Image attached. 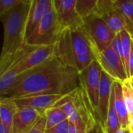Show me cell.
I'll return each mask as SVG.
<instances>
[{
  "instance_id": "33",
  "label": "cell",
  "mask_w": 133,
  "mask_h": 133,
  "mask_svg": "<svg viewBox=\"0 0 133 133\" xmlns=\"http://www.w3.org/2000/svg\"><path fill=\"white\" fill-rule=\"evenodd\" d=\"M132 90H133V85H132Z\"/></svg>"
},
{
  "instance_id": "9",
  "label": "cell",
  "mask_w": 133,
  "mask_h": 133,
  "mask_svg": "<svg viewBox=\"0 0 133 133\" xmlns=\"http://www.w3.org/2000/svg\"><path fill=\"white\" fill-rule=\"evenodd\" d=\"M114 82L115 80L109 75H108L105 72L102 71L96 117L104 129L105 127L108 119V114Z\"/></svg>"
},
{
  "instance_id": "23",
  "label": "cell",
  "mask_w": 133,
  "mask_h": 133,
  "mask_svg": "<svg viewBox=\"0 0 133 133\" xmlns=\"http://www.w3.org/2000/svg\"><path fill=\"white\" fill-rule=\"evenodd\" d=\"M112 9H114V0H97L94 14L101 17Z\"/></svg>"
},
{
  "instance_id": "6",
  "label": "cell",
  "mask_w": 133,
  "mask_h": 133,
  "mask_svg": "<svg viewBox=\"0 0 133 133\" xmlns=\"http://www.w3.org/2000/svg\"><path fill=\"white\" fill-rule=\"evenodd\" d=\"M102 71L100 64L94 60L87 68L79 73L81 87L85 92L95 116L98 105Z\"/></svg>"
},
{
  "instance_id": "8",
  "label": "cell",
  "mask_w": 133,
  "mask_h": 133,
  "mask_svg": "<svg viewBox=\"0 0 133 133\" xmlns=\"http://www.w3.org/2000/svg\"><path fill=\"white\" fill-rule=\"evenodd\" d=\"M54 5L63 30H76L83 26V19L76 8V0H54Z\"/></svg>"
},
{
  "instance_id": "20",
  "label": "cell",
  "mask_w": 133,
  "mask_h": 133,
  "mask_svg": "<svg viewBox=\"0 0 133 133\" xmlns=\"http://www.w3.org/2000/svg\"><path fill=\"white\" fill-rule=\"evenodd\" d=\"M114 9L133 24V2L132 0H114Z\"/></svg>"
},
{
  "instance_id": "5",
  "label": "cell",
  "mask_w": 133,
  "mask_h": 133,
  "mask_svg": "<svg viewBox=\"0 0 133 133\" xmlns=\"http://www.w3.org/2000/svg\"><path fill=\"white\" fill-rule=\"evenodd\" d=\"M83 28L92 48L99 51L110 47L117 35L101 17L95 14L83 19Z\"/></svg>"
},
{
  "instance_id": "30",
  "label": "cell",
  "mask_w": 133,
  "mask_h": 133,
  "mask_svg": "<svg viewBox=\"0 0 133 133\" xmlns=\"http://www.w3.org/2000/svg\"><path fill=\"white\" fill-rule=\"evenodd\" d=\"M69 133H78V130L76 128V126L70 122L69 125Z\"/></svg>"
},
{
  "instance_id": "2",
  "label": "cell",
  "mask_w": 133,
  "mask_h": 133,
  "mask_svg": "<svg viewBox=\"0 0 133 133\" xmlns=\"http://www.w3.org/2000/svg\"><path fill=\"white\" fill-rule=\"evenodd\" d=\"M56 56L79 73L94 60L92 45L83 28L65 29L56 43Z\"/></svg>"
},
{
  "instance_id": "32",
  "label": "cell",
  "mask_w": 133,
  "mask_h": 133,
  "mask_svg": "<svg viewBox=\"0 0 133 133\" xmlns=\"http://www.w3.org/2000/svg\"><path fill=\"white\" fill-rule=\"evenodd\" d=\"M129 79H130V81H131L132 84V85H133V77H132V78H130Z\"/></svg>"
},
{
  "instance_id": "18",
  "label": "cell",
  "mask_w": 133,
  "mask_h": 133,
  "mask_svg": "<svg viewBox=\"0 0 133 133\" xmlns=\"http://www.w3.org/2000/svg\"><path fill=\"white\" fill-rule=\"evenodd\" d=\"M28 48H29V45L24 44L19 50V53L18 57L23 52H24ZM17 78L18 77L16 76H15V75H13V74L12 75V73L9 72L8 70L5 71L2 74L0 75V94H1V97H2L5 95V94L10 89V87L15 83Z\"/></svg>"
},
{
  "instance_id": "36",
  "label": "cell",
  "mask_w": 133,
  "mask_h": 133,
  "mask_svg": "<svg viewBox=\"0 0 133 133\" xmlns=\"http://www.w3.org/2000/svg\"><path fill=\"white\" fill-rule=\"evenodd\" d=\"M127 133H129V132H128V131H127Z\"/></svg>"
},
{
  "instance_id": "15",
  "label": "cell",
  "mask_w": 133,
  "mask_h": 133,
  "mask_svg": "<svg viewBox=\"0 0 133 133\" xmlns=\"http://www.w3.org/2000/svg\"><path fill=\"white\" fill-rule=\"evenodd\" d=\"M19 108L14 100L1 98L0 100V122L12 129L14 115Z\"/></svg>"
},
{
  "instance_id": "24",
  "label": "cell",
  "mask_w": 133,
  "mask_h": 133,
  "mask_svg": "<svg viewBox=\"0 0 133 133\" xmlns=\"http://www.w3.org/2000/svg\"><path fill=\"white\" fill-rule=\"evenodd\" d=\"M22 0H0V16L6 13L16 5L21 2Z\"/></svg>"
},
{
  "instance_id": "13",
  "label": "cell",
  "mask_w": 133,
  "mask_h": 133,
  "mask_svg": "<svg viewBox=\"0 0 133 133\" xmlns=\"http://www.w3.org/2000/svg\"><path fill=\"white\" fill-rule=\"evenodd\" d=\"M101 18L116 34L126 30L133 37V24L115 9L104 14Z\"/></svg>"
},
{
  "instance_id": "28",
  "label": "cell",
  "mask_w": 133,
  "mask_h": 133,
  "mask_svg": "<svg viewBox=\"0 0 133 133\" xmlns=\"http://www.w3.org/2000/svg\"><path fill=\"white\" fill-rule=\"evenodd\" d=\"M133 76V37L131 47V51L129 58V79H130Z\"/></svg>"
},
{
  "instance_id": "10",
  "label": "cell",
  "mask_w": 133,
  "mask_h": 133,
  "mask_svg": "<svg viewBox=\"0 0 133 133\" xmlns=\"http://www.w3.org/2000/svg\"><path fill=\"white\" fill-rule=\"evenodd\" d=\"M64 96L58 94H47V95H36L26 97H22L14 100L18 108H33L44 115L45 111L51 108L57 104Z\"/></svg>"
},
{
  "instance_id": "12",
  "label": "cell",
  "mask_w": 133,
  "mask_h": 133,
  "mask_svg": "<svg viewBox=\"0 0 133 133\" xmlns=\"http://www.w3.org/2000/svg\"><path fill=\"white\" fill-rule=\"evenodd\" d=\"M53 0H32L26 27V40L52 6Z\"/></svg>"
},
{
  "instance_id": "25",
  "label": "cell",
  "mask_w": 133,
  "mask_h": 133,
  "mask_svg": "<svg viewBox=\"0 0 133 133\" xmlns=\"http://www.w3.org/2000/svg\"><path fill=\"white\" fill-rule=\"evenodd\" d=\"M69 125L70 122L69 119H67L50 129H46L44 133H69Z\"/></svg>"
},
{
  "instance_id": "11",
  "label": "cell",
  "mask_w": 133,
  "mask_h": 133,
  "mask_svg": "<svg viewBox=\"0 0 133 133\" xmlns=\"http://www.w3.org/2000/svg\"><path fill=\"white\" fill-rule=\"evenodd\" d=\"M44 115L33 108L19 109L12 121L13 133H27Z\"/></svg>"
},
{
  "instance_id": "29",
  "label": "cell",
  "mask_w": 133,
  "mask_h": 133,
  "mask_svg": "<svg viewBox=\"0 0 133 133\" xmlns=\"http://www.w3.org/2000/svg\"><path fill=\"white\" fill-rule=\"evenodd\" d=\"M0 133H13L12 129L0 122Z\"/></svg>"
},
{
  "instance_id": "34",
  "label": "cell",
  "mask_w": 133,
  "mask_h": 133,
  "mask_svg": "<svg viewBox=\"0 0 133 133\" xmlns=\"http://www.w3.org/2000/svg\"><path fill=\"white\" fill-rule=\"evenodd\" d=\"M129 133H133V132H129Z\"/></svg>"
},
{
  "instance_id": "16",
  "label": "cell",
  "mask_w": 133,
  "mask_h": 133,
  "mask_svg": "<svg viewBox=\"0 0 133 133\" xmlns=\"http://www.w3.org/2000/svg\"><path fill=\"white\" fill-rule=\"evenodd\" d=\"M120 129H122V126H121L119 118L117 115L115 108L114 96H113V92L111 91L110 105H109L108 114V119L104 127V131L105 133H116Z\"/></svg>"
},
{
  "instance_id": "1",
  "label": "cell",
  "mask_w": 133,
  "mask_h": 133,
  "mask_svg": "<svg viewBox=\"0 0 133 133\" xmlns=\"http://www.w3.org/2000/svg\"><path fill=\"white\" fill-rule=\"evenodd\" d=\"M79 87V72L55 55L21 74L1 98L16 100L43 94L65 96Z\"/></svg>"
},
{
  "instance_id": "26",
  "label": "cell",
  "mask_w": 133,
  "mask_h": 133,
  "mask_svg": "<svg viewBox=\"0 0 133 133\" xmlns=\"http://www.w3.org/2000/svg\"><path fill=\"white\" fill-rule=\"evenodd\" d=\"M46 131V117L44 115L27 133H44Z\"/></svg>"
},
{
  "instance_id": "31",
  "label": "cell",
  "mask_w": 133,
  "mask_h": 133,
  "mask_svg": "<svg viewBox=\"0 0 133 133\" xmlns=\"http://www.w3.org/2000/svg\"><path fill=\"white\" fill-rule=\"evenodd\" d=\"M127 131H128V129H122V128L116 133H127Z\"/></svg>"
},
{
  "instance_id": "22",
  "label": "cell",
  "mask_w": 133,
  "mask_h": 133,
  "mask_svg": "<svg viewBox=\"0 0 133 133\" xmlns=\"http://www.w3.org/2000/svg\"><path fill=\"white\" fill-rule=\"evenodd\" d=\"M122 91L130 120L133 118V90L129 79L122 83Z\"/></svg>"
},
{
  "instance_id": "35",
  "label": "cell",
  "mask_w": 133,
  "mask_h": 133,
  "mask_svg": "<svg viewBox=\"0 0 133 133\" xmlns=\"http://www.w3.org/2000/svg\"><path fill=\"white\" fill-rule=\"evenodd\" d=\"M132 77H133V76H132ZM132 77H131V78H132Z\"/></svg>"
},
{
  "instance_id": "21",
  "label": "cell",
  "mask_w": 133,
  "mask_h": 133,
  "mask_svg": "<svg viewBox=\"0 0 133 133\" xmlns=\"http://www.w3.org/2000/svg\"><path fill=\"white\" fill-rule=\"evenodd\" d=\"M97 0H76V10L79 15L83 18H86L94 14Z\"/></svg>"
},
{
  "instance_id": "27",
  "label": "cell",
  "mask_w": 133,
  "mask_h": 133,
  "mask_svg": "<svg viewBox=\"0 0 133 133\" xmlns=\"http://www.w3.org/2000/svg\"><path fill=\"white\" fill-rule=\"evenodd\" d=\"M87 133H105V131L98 120H96L90 126L87 128Z\"/></svg>"
},
{
  "instance_id": "3",
  "label": "cell",
  "mask_w": 133,
  "mask_h": 133,
  "mask_svg": "<svg viewBox=\"0 0 133 133\" xmlns=\"http://www.w3.org/2000/svg\"><path fill=\"white\" fill-rule=\"evenodd\" d=\"M32 0H22L13 9L0 16L4 37L1 57L12 55L26 42V27Z\"/></svg>"
},
{
  "instance_id": "17",
  "label": "cell",
  "mask_w": 133,
  "mask_h": 133,
  "mask_svg": "<svg viewBox=\"0 0 133 133\" xmlns=\"http://www.w3.org/2000/svg\"><path fill=\"white\" fill-rule=\"evenodd\" d=\"M44 115L46 117V129H50L68 119L66 114L58 108L48 109Z\"/></svg>"
},
{
  "instance_id": "4",
  "label": "cell",
  "mask_w": 133,
  "mask_h": 133,
  "mask_svg": "<svg viewBox=\"0 0 133 133\" xmlns=\"http://www.w3.org/2000/svg\"><path fill=\"white\" fill-rule=\"evenodd\" d=\"M62 31L53 0L52 6L26 40L25 44L31 47L54 45L58 42Z\"/></svg>"
},
{
  "instance_id": "19",
  "label": "cell",
  "mask_w": 133,
  "mask_h": 133,
  "mask_svg": "<svg viewBox=\"0 0 133 133\" xmlns=\"http://www.w3.org/2000/svg\"><path fill=\"white\" fill-rule=\"evenodd\" d=\"M121 38V44H122V51L123 55V64L126 71V73L129 77V58L131 51L132 37V35L126 30H124L121 33H119Z\"/></svg>"
},
{
  "instance_id": "7",
  "label": "cell",
  "mask_w": 133,
  "mask_h": 133,
  "mask_svg": "<svg viewBox=\"0 0 133 133\" xmlns=\"http://www.w3.org/2000/svg\"><path fill=\"white\" fill-rule=\"evenodd\" d=\"M93 52L95 60L100 64L102 70L115 81L123 83L129 79L122 60L111 46L103 51L93 48Z\"/></svg>"
},
{
  "instance_id": "14",
  "label": "cell",
  "mask_w": 133,
  "mask_h": 133,
  "mask_svg": "<svg viewBox=\"0 0 133 133\" xmlns=\"http://www.w3.org/2000/svg\"><path fill=\"white\" fill-rule=\"evenodd\" d=\"M112 92L114 96L115 108L119 118L121 126L122 129H128L129 124V117L126 104L123 97L122 83L115 81L112 87Z\"/></svg>"
}]
</instances>
